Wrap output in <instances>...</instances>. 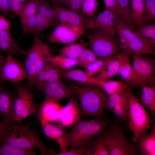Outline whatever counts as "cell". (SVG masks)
<instances>
[{
    "instance_id": "28",
    "label": "cell",
    "mask_w": 155,
    "mask_h": 155,
    "mask_svg": "<svg viewBox=\"0 0 155 155\" xmlns=\"http://www.w3.org/2000/svg\"><path fill=\"white\" fill-rule=\"evenodd\" d=\"M145 1L144 0H131V18L136 29L144 24Z\"/></svg>"
},
{
    "instance_id": "20",
    "label": "cell",
    "mask_w": 155,
    "mask_h": 155,
    "mask_svg": "<svg viewBox=\"0 0 155 155\" xmlns=\"http://www.w3.org/2000/svg\"><path fill=\"white\" fill-rule=\"evenodd\" d=\"M79 105L75 95L70 98L67 104L62 107L59 113L58 122L61 126H69L81 119Z\"/></svg>"
},
{
    "instance_id": "2",
    "label": "cell",
    "mask_w": 155,
    "mask_h": 155,
    "mask_svg": "<svg viewBox=\"0 0 155 155\" xmlns=\"http://www.w3.org/2000/svg\"><path fill=\"white\" fill-rule=\"evenodd\" d=\"M71 85L79 101L81 118L105 117L104 110L108 95L101 87L97 85Z\"/></svg>"
},
{
    "instance_id": "36",
    "label": "cell",
    "mask_w": 155,
    "mask_h": 155,
    "mask_svg": "<svg viewBox=\"0 0 155 155\" xmlns=\"http://www.w3.org/2000/svg\"><path fill=\"white\" fill-rule=\"evenodd\" d=\"M37 0H28L24 2L18 16L21 21L37 13Z\"/></svg>"
},
{
    "instance_id": "21",
    "label": "cell",
    "mask_w": 155,
    "mask_h": 155,
    "mask_svg": "<svg viewBox=\"0 0 155 155\" xmlns=\"http://www.w3.org/2000/svg\"><path fill=\"white\" fill-rule=\"evenodd\" d=\"M0 51H4L6 55L18 57L25 55L27 50L20 47L10 30H5L0 31Z\"/></svg>"
},
{
    "instance_id": "6",
    "label": "cell",
    "mask_w": 155,
    "mask_h": 155,
    "mask_svg": "<svg viewBox=\"0 0 155 155\" xmlns=\"http://www.w3.org/2000/svg\"><path fill=\"white\" fill-rule=\"evenodd\" d=\"M117 33L123 51L131 53L154 55V49L144 42L133 28L123 22L119 16L116 17Z\"/></svg>"
},
{
    "instance_id": "27",
    "label": "cell",
    "mask_w": 155,
    "mask_h": 155,
    "mask_svg": "<svg viewBox=\"0 0 155 155\" xmlns=\"http://www.w3.org/2000/svg\"><path fill=\"white\" fill-rule=\"evenodd\" d=\"M139 100L151 112L154 123L155 116V86H145L142 87L140 99Z\"/></svg>"
},
{
    "instance_id": "14",
    "label": "cell",
    "mask_w": 155,
    "mask_h": 155,
    "mask_svg": "<svg viewBox=\"0 0 155 155\" xmlns=\"http://www.w3.org/2000/svg\"><path fill=\"white\" fill-rule=\"evenodd\" d=\"M131 92L109 95L105 107L114 114L119 122L125 124L128 123V100Z\"/></svg>"
},
{
    "instance_id": "17",
    "label": "cell",
    "mask_w": 155,
    "mask_h": 155,
    "mask_svg": "<svg viewBox=\"0 0 155 155\" xmlns=\"http://www.w3.org/2000/svg\"><path fill=\"white\" fill-rule=\"evenodd\" d=\"M41 92L44 95V100L55 102L75 95L72 85L66 84L61 79L47 84Z\"/></svg>"
},
{
    "instance_id": "33",
    "label": "cell",
    "mask_w": 155,
    "mask_h": 155,
    "mask_svg": "<svg viewBox=\"0 0 155 155\" xmlns=\"http://www.w3.org/2000/svg\"><path fill=\"white\" fill-rule=\"evenodd\" d=\"M88 44L71 43L65 44L59 50V54L72 59H77L83 48L86 47Z\"/></svg>"
},
{
    "instance_id": "22",
    "label": "cell",
    "mask_w": 155,
    "mask_h": 155,
    "mask_svg": "<svg viewBox=\"0 0 155 155\" xmlns=\"http://www.w3.org/2000/svg\"><path fill=\"white\" fill-rule=\"evenodd\" d=\"M151 132L147 133L144 132L137 143L140 151V155H155V126L153 125Z\"/></svg>"
},
{
    "instance_id": "34",
    "label": "cell",
    "mask_w": 155,
    "mask_h": 155,
    "mask_svg": "<svg viewBox=\"0 0 155 155\" xmlns=\"http://www.w3.org/2000/svg\"><path fill=\"white\" fill-rule=\"evenodd\" d=\"M33 150L24 149L7 144H0V155H37Z\"/></svg>"
},
{
    "instance_id": "25",
    "label": "cell",
    "mask_w": 155,
    "mask_h": 155,
    "mask_svg": "<svg viewBox=\"0 0 155 155\" xmlns=\"http://www.w3.org/2000/svg\"><path fill=\"white\" fill-rule=\"evenodd\" d=\"M96 85L101 87L108 96L131 91L130 85L121 81H114L110 79L98 80Z\"/></svg>"
},
{
    "instance_id": "7",
    "label": "cell",
    "mask_w": 155,
    "mask_h": 155,
    "mask_svg": "<svg viewBox=\"0 0 155 155\" xmlns=\"http://www.w3.org/2000/svg\"><path fill=\"white\" fill-rule=\"evenodd\" d=\"M91 34H86L88 45L99 59L112 57L115 56L121 47L119 40L101 29L92 30Z\"/></svg>"
},
{
    "instance_id": "38",
    "label": "cell",
    "mask_w": 155,
    "mask_h": 155,
    "mask_svg": "<svg viewBox=\"0 0 155 155\" xmlns=\"http://www.w3.org/2000/svg\"><path fill=\"white\" fill-rule=\"evenodd\" d=\"M155 20V0H145L144 24H152Z\"/></svg>"
},
{
    "instance_id": "53",
    "label": "cell",
    "mask_w": 155,
    "mask_h": 155,
    "mask_svg": "<svg viewBox=\"0 0 155 155\" xmlns=\"http://www.w3.org/2000/svg\"><path fill=\"white\" fill-rule=\"evenodd\" d=\"M6 126L3 123L2 121H0V133L2 129Z\"/></svg>"
},
{
    "instance_id": "48",
    "label": "cell",
    "mask_w": 155,
    "mask_h": 155,
    "mask_svg": "<svg viewBox=\"0 0 155 155\" xmlns=\"http://www.w3.org/2000/svg\"><path fill=\"white\" fill-rule=\"evenodd\" d=\"M37 13L44 16L45 13L49 4V0H37Z\"/></svg>"
},
{
    "instance_id": "8",
    "label": "cell",
    "mask_w": 155,
    "mask_h": 155,
    "mask_svg": "<svg viewBox=\"0 0 155 155\" xmlns=\"http://www.w3.org/2000/svg\"><path fill=\"white\" fill-rule=\"evenodd\" d=\"M105 134L109 145L110 155L140 154L138 144L127 139L123 128L118 124L110 123Z\"/></svg>"
},
{
    "instance_id": "9",
    "label": "cell",
    "mask_w": 155,
    "mask_h": 155,
    "mask_svg": "<svg viewBox=\"0 0 155 155\" xmlns=\"http://www.w3.org/2000/svg\"><path fill=\"white\" fill-rule=\"evenodd\" d=\"M17 86L18 95L14 101L13 118L19 123L27 117L37 113L33 96L26 87L19 84Z\"/></svg>"
},
{
    "instance_id": "11",
    "label": "cell",
    "mask_w": 155,
    "mask_h": 155,
    "mask_svg": "<svg viewBox=\"0 0 155 155\" xmlns=\"http://www.w3.org/2000/svg\"><path fill=\"white\" fill-rule=\"evenodd\" d=\"M27 78L24 63L17 60L12 56L6 55L5 61L0 70V84L7 81L18 84Z\"/></svg>"
},
{
    "instance_id": "3",
    "label": "cell",
    "mask_w": 155,
    "mask_h": 155,
    "mask_svg": "<svg viewBox=\"0 0 155 155\" xmlns=\"http://www.w3.org/2000/svg\"><path fill=\"white\" fill-rule=\"evenodd\" d=\"M110 123L105 117H100L80 120L68 134L67 149L90 143L96 137L106 132Z\"/></svg>"
},
{
    "instance_id": "42",
    "label": "cell",
    "mask_w": 155,
    "mask_h": 155,
    "mask_svg": "<svg viewBox=\"0 0 155 155\" xmlns=\"http://www.w3.org/2000/svg\"><path fill=\"white\" fill-rule=\"evenodd\" d=\"M35 21L36 34L52 26L44 16L37 13L35 15Z\"/></svg>"
},
{
    "instance_id": "55",
    "label": "cell",
    "mask_w": 155,
    "mask_h": 155,
    "mask_svg": "<svg viewBox=\"0 0 155 155\" xmlns=\"http://www.w3.org/2000/svg\"></svg>"
},
{
    "instance_id": "23",
    "label": "cell",
    "mask_w": 155,
    "mask_h": 155,
    "mask_svg": "<svg viewBox=\"0 0 155 155\" xmlns=\"http://www.w3.org/2000/svg\"><path fill=\"white\" fill-rule=\"evenodd\" d=\"M61 79L72 80L87 85H96L97 80L94 77L89 76L85 71L79 69H72L63 70Z\"/></svg>"
},
{
    "instance_id": "29",
    "label": "cell",
    "mask_w": 155,
    "mask_h": 155,
    "mask_svg": "<svg viewBox=\"0 0 155 155\" xmlns=\"http://www.w3.org/2000/svg\"><path fill=\"white\" fill-rule=\"evenodd\" d=\"M135 31L144 42L154 49L155 47V24H144Z\"/></svg>"
},
{
    "instance_id": "41",
    "label": "cell",
    "mask_w": 155,
    "mask_h": 155,
    "mask_svg": "<svg viewBox=\"0 0 155 155\" xmlns=\"http://www.w3.org/2000/svg\"><path fill=\"white\" fill-rule=\"evenodd\" d=\"M35 15L21 21L22 26L21 36L26 34H36Z\"/></svg>"
},
{
    "instance_id": "43",
    "label": "cell",
    "mask_w": 155,
    "mask_h": 155,
    "mask_svg": "<svg viewBox=\"0 0 155 155\" xmlns=\"http://www.w3.org/2000/svg\"><path fill=\"white\" fill-rule=\"evenodd\" d=\"M90 144L79 146L64 152L55 153V155H86Z\"/></svg>"
},
{
    "instance_id": "45",
    "label": "cell",
    "mask_w": 155,
    "mask_h": 155,
    "mask_svg": "<svg viewBox=\"0 0 155 155\" xmlns=\"http://www.w3.org/2000/svg\"><path fill=\"white\" fill-rule=\"evenodd\" d=\"M44 16L50 22L52 26L56 27L60 23L55 10L50 3L47 7Z\"/></svg>"
},
{
    "instance_id": "35",
    "label": "cell",
    "mask_w": 155,
    "mask_h": 155,
    "mask_svg": "<svg viewBox=\"0 0 155 155\" xmlns=\"http://www.w3.org/2000/svg\"><path fill=\"white\" fill-rule=\"evenodd\" d=\"M113 57L98 59L85 67V72L90 76L94 77L104 68L108 61Z\"/></svg>"
},
{
    "instance_id": "30",
    "label": "cell",
    "mask_w": 155,
    "mask_h": 155,
    "mask_svg": "<svg viewBox=\"0 0 155 155\" xmlns=\"http://www.w3.org/2000/svg\"><path fill=\"white\" fill-rule=\"evenodd\" d=\"M116 55L110 60L104 68L94 77L98 81L107 80L118 74L119 63Z\"/></svg>"
},
{
    "instance_id": "18",
    "label": "cell",
    "mask_w": 155,
    "mask_h": 155,
    "mask_svg": "<svg viewBox=\"0 0 155 155\" xmlns=\"http://www.w3.org/2000/svg\"><path fill=\"white\" fill-rule=\"evenodd\" d=\"M129 55V53L123 51L116 55L119 63L118 74L130 86L142 88L144 86L138 80L134 72Z\"/></svg>"
},
{
    "instance_id": "39",
    "label": "cell",
    "mask_w": 155,
    "mask_h": 155,
    "mask_svg": "<svg viewBox=\"0 0 155 155\" xmlns=\"http://www.w3.org/2000/svg\"><path fill=\"white\" fill-rule=\"evenodd\" d=\"M98 0H83L81 5L82 13L90 16H93L98 5Z\"/></svg>"
},
{
    "instance_id": "5",
    "label": "cell",
    "mask_w": 155,
    "mask_h": 155,
    "mask_svg": "<svg viewBox=\"0 0 155 155\" xmlns=\"http://www.w3.org/2000/svg\"><path fill=\"white\" fill-rule=\"evenodd\" d=\"M151 116L131 91L128 100L127 125L132 132L131 141L137 143L141 135L153 124Z\"/></svg>"
},
{
    "instance_id": "49",
    "label": "cell",
    "mask_w": 155,
    "mask_h": 155,
    "mask_svg": "<svg viewBox=\"0 0 155 155\" xmlns=\"http://www.w3.org/2000/svg\"><path fill=\"white\" fill-rule=\"evenodd\" d=\"M86 47L83 48L77 59L78 62V66L79 67H85L86 57Z\"/></svg>"
},
{
    "instance_id": "16",
    "label": "cell",
    "mask_w": 155,
    "mask_h": 155,
    "mask_svg": "<svg viewBox=\"0 0 155 155\" xmlns=\"http://www.w3.org/2000/svg\"><path fill=\"white\" fill-rule=\"evenodd\" d=\"M16 96L11 90L0 84V115L2 122L6 126L14 124L13 115Z\"/></svg>"
},
{
    "instance_id": "12",
    "label": "cell",
    "mask_w": 155,
    "mask_h": 155,
    "mask_svg": "<svg viewBox=\"0 0 155 155\" xmlns=\"http://www.w3.org/2000/svg\"><path fill=\"white\" fill-rule=\"evenodd\" d=\"M86 31L84 27L60 23L50 34L49 40L51 43L65 44L74 43L85 33Z\"/></svg>"
},
{
    "instance_id": "19",
    "label": "cell",
    "mask_w": 155,
    "mask_h": 155,
    "mask_svg": "<svg viewBox=\"0 0 155 155\" xmlns=\"http://www.w3.org/2000/svg\"><path fill=\"white\" fill-rule=\"evenodd\" d=\"M62 70L54 66L48 60L43 68L37 74L34 81V86L42 90L47 84L61 80Z\"/></svg>"
},
{
    "instance_id": "24",
    "label": "cell",
    "mask_w": 155,
    "mask_h": 155,
    "mask_svg": "<svg viewBox=\"0 0 155 155\" xmlns=\"http://www.w3.org/2000/svg\"><path fill=\"white\" fill-rule=\"evenodd\" d=\"M105 132L92 141L86 155H110L109 145Z\"/></svg>"
},
{
    "instance_id": "40",
    "label": "cell",
    "mask_w": 155,
    "mask_h": 155,
    "mask_svg": "<svg viewBox=\"0 0 155 155\" xmlns=\"http://www.w3.org/2000/svg\"><path fill=\"white\" fill-rule=\"evenodd\" d=\"M83 0H51L52 3L59 4L65 8L82 13L80 7Z\"/></svg>"
},
{
    "instance_id": "37",
    "label": "cell",
    "mask_w": 155,
    "mask_h": 155,
    "mask_svg": "<svg viewBox=\"0 0 155 155\" xmlns=\"http://www.w3.org/2000/svg\"><path fill=\"white\" fill-rule=\"evenodd\" d=\"M66 11L67 24L74 26L84 27L86 20L84 15L67 8Z\"/></svg>"
},
{
    "instance_id": "4",
    "label": "cell",
    "mask_w": 155,
    "mask_h": 155,
    "mask_svg": "<svg viewBox=\"0 0 155 155\" xmlns=\"http://www.w3.org/2000/svg\"><path fill=\"white\" fill-rule=\"evenodd\" d=\"M33 36L32 44L27 50L24 63L27 74L26 87L28 89L33 88L36 75L52 56L48 46L37 34Z\"/></svg>"
},
{
    "instance_id": "52",
    "label": "cell",
    "mask_w": 155,
    "mask_h": 155,
    "mask_svg": "<svg viewBox=\"0 0 155 155\" xmlns=\"http://www.w3.org/2000/svg\"><path fill=\"white\" fill-rule=\"evenodd\" d=\"M6 57V56L0 53V70L5 61Z\"/></svg>"
},
{
    "instance_id": "26",
    "label": "cell",
    "mask_w": 155,
    "mask_h": 155,
    "mask_svg": "<svg viewBox=\"0 0 155 155\" xmlns=\"http://www.w3.org/2000/svg\"><path fill=\"white\" fill-rule=\"evenodd\" d=\"M41 113L39 114L49 122H58L59 112L62 108L57 102L44 100L40 105Z\"/></svg>"
},
{
    "instance_id": "32",
    "label": "cell",
    "mask_w": 155,
    "mask_h": 155,
    "mask_svg": "<svg viewBox=\"0 0 155 155\" xmlns=\"http://www.w3.org/2000/svg\"><path fill=\"white\" fill-rule=\"evenodd\" d=\"M116 1L119 12V18L126 25L135 30L136 29L131 18L129 0H116Z\"/></svg>"
},
{
    "instance_id": "1",
    "label": "cell",
    "mask_w": 155,
    "mask_h": 155,
    "mask_svg": "<svg viewBox=\"0 0 155 155\" xmlns=\"http://www.w3.org/2000/svg\"><path fill=\"white\" fill-rule=\"evenodd\" d=\"M7 144L26 150L38 149L40 155H55V150L42 141L37 132L26 123L5 126L0 133V144Z\"/></svg>"
},
{
    "instance_id": "44",
    "label": "cell",
    "mask_w": 155,
    "mask_h": 155,
    "mask_svg": "<svg viewBox=\"0 0 155 155\" xmlns=\"http://www.w3.org/2000/svg\"><path fill=\"white\" fill-rule=\"evenodd\" d=\"M52 4L59 23L67 24L66 8L57 4Z\"/></svg>"
},
{
    "instance_id": "54",
    "label": "cell",
    "mask_w": 155,
    "mask_h": 155,
    "mask_svg": "<svg viewBox=\"0 0 155 155\" xmlns=\"http://www.w3.org/2000/svg\"><path fill=\"white\" fill-rule=\"evenodd\" d=\"M20 2L22 3H24V2L26 1L27 0H17Z\"/></svg>"
},
{
    "instance_id": "15",
    "label": "cell",
    "mask_w": 155,
    "mask_h": 155,
    "mask_svg": "<svg viewBox=\"0 0 155 155\" xmlns=\"http://www.w3.org/2000/svg\"><path fill=\"white\" fill-rule=\"evenodd\" d=\"M38 118L42 131L48 139L54 140L59 146L60 152H64L67 150L68 134L61 126L54 125L45 119L38 113L36 115Z\"/></svg>"
},
{
    "instance_id": "51",
    "label": "cell",
    "mask_w": 155,
    "mask_h": 155,
    "mask_svg": "<svg viewBox=\"0 0 155 155\" xmlns=\"http://www.w3.org/2000/svg\"><path fill=\"white\" fill-rule=\"evenodd\" d=\"M98 59V58L91 50L86 49V57L84 68Z\"/></svg>"
},
{
    "instance_id": "47",
    "label": "cell",
    "mask_w": 155,
    "mask_h": 155,
    "mask_svg": "<svg viewBox=\"0 0 155 155\" xmlns=\"http://www.w3.org/2000/svg\"><path fill=\"white\" fill-rule=\"evenodd\" d=\"M0 13L7 16H11L13 13L11 11L8 0H0Z\"/></svg>"
},
{
    "instance_id": "10",
    "label": "cell",
    "mask_w": 155,
    "mask_h": 155,
    "mask_svg": "<svg viewBox=\"0 0 155 155\" xmlns=\"http://www.w3.org/2000/svg\"><path fill=\"white\" fill-rule=\"evenodd\" d=\"M132 65L137 79L144 86H155V62L154 59L139 53H133Z\"/></svg>"
},
{
    "instance_id": "46",
    "label": "cell",
    "mask_w": 155,
    "mask_h": 155,
    "mask_svg": "<svg viewBox=\"0 0 155 155\" xmlns=\"http://www.w3.org/2000/svg\"><path fill=\"white\" fill-rule=\"evenodd\" d=\"M105 9L111 11L116 17L119 16V11L116 0H104Z\"/></svg>"
},
{
    "instance_id": "13",
    "label": "cell",
    "mask_w": 155,
    "mask_h": 155,
    "mask_svg": "<svg viewBox=\"0 0 155 155\" xmlns=\"http://www.w3.org/2000/svg\"><path fill=\"white\" fill-rule=\"evenodd\" d=\"M116 18L113 12L105 9L97 16L86 20L84 24L85 29H101L112 36L115 37L117 31Z\"/></svg>"
},
{
    "instance_id": "31",
    "label": "cell",
    "mask_w": 155,
    "mask_h": 155,
    "mask_svg": "<svg viewBox=\"0 0 155 155\" xmlns=\"http://www.w3.org/2000/svg\"><path fill=\"white\" fill-rule=\"evenodd\" d=\"M50 62L54 66L62 70H66L78 66L77 59L70 58L60 55H52L50 59Z\"/></svg>"
},
{
    "instance_id": "50",
    "label": "cell",
    "mask_w": 155,
    "mask_h": 155,
    "mask_svg": "<svg viewBox=\"0 0 155 155\" xmlns=\"http://www.w3.org/2000/svg\"><path fill=\"white\" fill-rule=\"evenodd\" d=\"M11 23L5 16L0 15V31L10 30Z\"/></svg>"
}]
</instances>
